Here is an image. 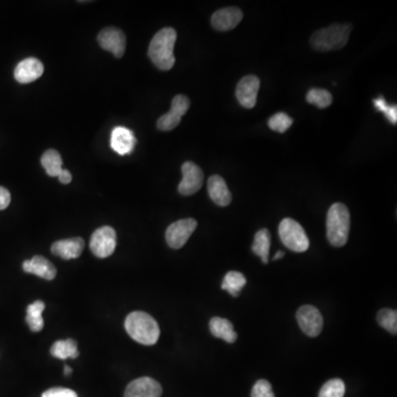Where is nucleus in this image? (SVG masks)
<instances>
[{"instance_id": "nucleus-1", "label": "nucleus", "mask_w": 397, "mask_h": 397, "mask_svg": "<svg viewBox=\"0 0 397 397\" xmlns=\"http://www.w3.org/2000/svg\"><path fill=\"white\" fill-rule=\"evenodd\" d=\"M177 40V32L172 28H164L153 35L149 45L148 56L151 62L162 71L174 68V49Z\"/></svg>"}, {"instance_id": "nucleus-2", "label": "nucleus", "mask_w": 397, "mask_h": 397, "mask_svg": "<svg viewBox=\"0 0 397 397\" xmlns=\"http://www.w3.org/2000/svg\"><path fill=\"white\" fill-rule=\"evenodd\" d=\"M125 329L129 337L143 345H156L160 337V328L150 314L134 312L125 320Z\"/></svg>"}, {"instance_id": "nucleus-3", "label": "nucleus", "mask_w": 397, "mask_h": 397, "mask_svg": "<svg viewBox=\"0 0 397 397\" xmlns=\"http://www.w3.org/2000/svg\"><path fill=\"white\" fill-rule=\"evenodd\" d=\"M350 233V212L342 203L331 206L327 215V237L332 247L347 244Z\"/></svg>"}, {"instance_id": "nucleus-4", "label": "nucleus", "mask_w": 397, "mask_h": 397, "mask_svg": "<svg viewBox=\"0 0 397 397\" xmlns=\"http://www.w3.org/2000/svg\"><path fill=\"white\" fill-rule=\"evenodd\" d=\"M351 29V25L347 23L345 25L336 23L328 28L320 29L317 32H314L310 39V43L314 50L322 51V52L339 50L347 45Z\"/></svg>"}, {"instance_id": "nucleus-5", "label": "nucleus", "mask_w": 397, "mask_h": 397, "mask_svg": "<svg viewBox=\"0 0 397 397\" xmlns=\"http://www.w3.org/2000/svg\"><path fill=\"white\" fill-rule=\"evenodd\" d=\"M279 237L283 244L296 253H304L309 249L310 242L306 232L298 222L286 218L279 224Z\"/></svg>"}, {"instance_id": "nucleus-6", "label": "nucleus", "mask_w": 397, "mask_h": 397, "mask_svg": "<svg viewBox=\"0 0 397 397\" xmlns=\"http://www.w3.org/2000/svg\"><path fill=\"white\" fill-rule=\"evenodd\" d=\"M117 245L116 231L111 227H102L92 234L90 249L96 257L106 259L115 251Z\"/></svg>"}, {"instance_id": "nucleus-7", "label": "nucleus", "mask_w": 397, "mask_h": 397, "mask_svg": "<svg viewBox=\"0 0 397 397\" xmlns=\"http://www.w3.org/2000/svg\"><path fill=\"white\" fill-rule=\"evenodd\" d=\"M198 222L191 218L179 220L170 224L166 231V241L171 249H179L184 247L192 233L196 231Z\"/></svg>"}, {"instance_id": "nucleus-8", "label": "nucleus", "mask_w": 397, "mask_h": 397, "mask_svg": "<svg viewBox=\"0 0 397 397\" xmlns=\"http://www.w3.org/2000/svg\"><path fill=\"white\" fill-rule=\"evenodd\" d=\"M300 329L308 337H318L324 328V318L316 307L306 304L300 307L296 314Z\"/></svg>"}, {"instance_id": "nucleus-9", "label": "nucleus", "mask_w": 397, "mask_h": 397, "mask_svg": "<svg viewBox=\"0 0 397 397\" xmlns=\"http://www.w3.org/2000/svg\"><path fill=\"white\" fill-rule=\"evenodd\" d=\"M190 107V100L186 95L174 96L171 102V109L168 113L161 116L157 122L159 131H170L176 129L182 122V116L188 112Z\"/></svg>"}, {"instance_id": "nucleus-10", "label": "nucleus", "mask_w": 397, "mask_h": 397, "mask_svg": "<svg viewBox=\"0 0 397 397\" xmlns=\"http://www.w3.org/2000/svg\"><path fill=\"white\" fill-rule=\"evenodd\" d=\"M182 180L179 184L178 191L182 196H192L202 188L204 182L203 171L191 161L182 165Z\"/></svg>"}, {"instance_id": "nucleus-11", "label": "nucleus", "mask_w": 397, "mask_h": 397, "mask_svg": "<svg viewBox=\"0 0 397 397\" xmlns=\"http://www.w3.org/2000/svg\"><path fill=\"white\" fill-rule=\"evenodd\" d=\"M97 41L104 50L113 53L115 58L124 56L126 50V35L121 29L108 27L98 33Z\"/></svg>"}, {"instance_id": "nucleus-12", "label": "nucleus", "mask_w": 397, "mask_h": 397, "mask_svg": "<svg viewBox=\"0 0 397 397\" xmlns=\"http://www.w3.org/2000/svg\"><path fill=\"white\" fill-rule=\"evenodd\" d=\"M261 81L256 76H247L241 78L237 86V97L243 107L251 109L256 105Z\"/></svg>"}, {"instance_id": "nucleus-13", "label": "nucleus", "mask_w": 397, "mask_h": 397, "mask_svg": "<svg viewBox=\"0 0 397 397\" xmlns=\"http://www.w3.org/2000/svg\"><path fill=\"white\" fill-rule=\"evenodd\" d=\"M162 387L151 377H139L126 387L125 397H160Z\"/></svg>"}, {"instance_id": "nucleus-14", "label": "nucleus", "mask_w": 397, "mask_h": 397, "mask_svg": "<svg viewBox=\"0 0 397 397\" xmlns=\"http://www.w3.org/2000/svg\"><path fill=\"white\" fill-rule=\"evenodd\" d=\"M243 19V13L237 7H227L212 15L211 23L215 30L230 31L235 28Z\"/></svg>"}, {"instance_id": "nucleus-15", "label": "nucleus", "mask_w": 397, "mask_h": 397, "mask_svg": "<svg viewBox=\"0 0 397 397\" xmlns=\"http://www.w3.org/2000/svg\"><path fill=\"white\" fill-rule=\"evenodd\" d=\"M42 62L38 59L27 58L18 63L15 69V78L21 84H29L38 80L43 74Z\"/></svg>"}, {"instance_id": "nucleus-16", "label": "nucleus", "mask_w": 397, "mask_h": 397, "mask_svg": "<svg viewBox=\"0 0 397 397\" xmlns=\"http://www.w3.org/2000/svg\"><path fill=\"white\" fill-rule=\"evenodd\" d=\"M84 247H85V243H84L83 239L72 237V239L54 242L51 247V251L56 256L69 261V259L80 257L82 251H83Z\"/></svg>"}, {"instance_id": "nucleus-17", "label": "nucleus", "mask_w": 397, "mask_h": 397, "mask_svg": "<svg viewBox=\"0 0 397 397\" xmlns=\"http://www.w3.org/2000/svg\"><path fill=\"white\" fill-rule=\"evenodd\" d=\"M135 145H136V138L131 129L126 127H116L112 131V149L121 156L129 155L134 150Z\"/></svg>"}, {"instance_id": "nucleus-18", "label": "nucleus", "mask_w": 397, "mask_h": 397, "mask_svg": "<svg viewBox=\"0 0 397 397\" xmlns=\"http://www.w3.org/2000/svg\"><path fill=\"white\" fill-rule=\"evenodd\" d=\"M23 268L25 273L37 275L47 280H52L57 276L56 266L46 257L40 256V255H35L29 261H23Z\"/></svg>"}, {"instance_id": "nucleus-19", "label": "nucleus", "mask_w": 397, "mask_h": 397, "mask_svg": "<svg viewBox=\"0 0 397 397\" xmlns=\"http://www.w3.org/2000/svg\"><path fill=\"white\" fill-rule=\"evenodd\" d=\"M208 192L212 201L219 206H227L232 201V194L227 182L222 177L214 174L208 180Z\"/></svg>"}, {"instance_id": "nucleus-20", "label": "nucleus", "mask_w": 397, "mask_h": 397, "mask_svg": "<svg viewBox=\"0 0 397 397\" xmlns=\"http://www.w3.org/2000/svg\"><path fill=\"white\" fill-rule=\"evenodd\" d=\"M210 331L215 338L224 340L227 343L237 341V332L234 331L233 324L224 318L214 317L210 321Z\"/></svg>"}, {"instance_id": "nucleus-21", "label": "nucleus", "mask_w": 397, "mask_h": 397, "mask_svg": "<svg viewBox=\"0 0 397 397\" xmlns=\"http://www.w3.org/2000/svg\"><path fill=\"white\" fill-rule=\"evenodd\" d=\"M51 355L59 360L76 359L80 355L76 340H59L51 347Z\"/></svg>"}, {"instance_id": "nucleus-22", "label": "nucleus", "mask_w": 397, "mask_h": 397, "mask_svg": "<svg viewBox=\"0 0 397 397\" xmlns=\"http://www.w3.org/2000/svg\"><path fill=\"white\" fill-rule=\"evenodd\" d=\"M45 309H46V304L41 300H37L27 307L25 321L28 324L31 331L39 332L45 327V321L42 318V312Z\"/></svg>"}, {"instance_id": "nucleus-23", "label": "nucleus", "mask_w": 397, "mask_h": 397, "mask_svg": "<svg viewBox=\"0 0 397 397\" xmlns=\"http://www.w3.org/2000/svg\"><path fill=\"white\" fill-rule=\"evenodd\" d=\"M269 249H271V233L268 230L261 229L255 234L254 243L251 251L263 261L264 264L268 263Z\"/></svg>"}, {"instance_id": "nucleus-24", "label": "nucleus", "mask_w": 397, "mask_h": 397, "mask_svg": "<svg viewBox=\"0 0 397 397\" xmlns=\"http://www.w3.org/2000/svg\"><path fill=\"white\" fill-rule=\"evenodd\" d=\"M247 285V278L242 273L231 271L224 276L222 290H227L232 297H239L241 290Z\"/></svg>"}, {"instance_id": "nucleus-25", "label": "nucleus", "mask_w": 397, "mask_h": 397, "mask_svg": "<svg viewBox=\"0 0 397 397\" xmlns=\"http://www.w3.org/2000/svg\"><path fill=\"white\" fill-rule=\"evenodd\" d=\"M62 164L60 153L54 149L45 151L41 157V165L50 177H58L60 174L63 169Z\"/></svg>"}, {"instance_id": "nucleus-26", "label": "nucleus", "mask_w": 397, "mask_h": 397, "mask_svg": "<svg viewBox=\"0 0 397 397\" xmlns=\"http://www.w3.org/2000/svg\"><path fill=\"white\" fill-rule=\"evenodd\" d=\"M306 98L308 103L314 104L319 108L329 107L333 100L331 93L324 88H312L307 94Z\"/></svg>"}, {"instance_id": "nucleus-27", "label": "nucleus", "mask_w": 397, "mask_h": 397, "mask_svg": "<svg viewBox=\"0 0 397 397\" xmlns=\"http://www.w3.org/2000/svg\"><path fill=\"white\" fill-rule=\"evenodd\" d=\"M377 322L392 335L397 333V312L393 309H382L377 314Z\"/></svg>"}, {"instance_id": "nucleus-28", "label": "nucleus", "mask_w": 397, "mask_h": 397, "mask_svg": "<svg viewBox=\"0 0 397 397\" xmlns=\"http://www.w3.org/2000/svg\"><path fill=\"white\" fill-rule=\"evenodd\" d=\"M345 393V382L340 379H332L321 387L319 397H343Z\"/></svg>"}, {"instance_id": "nucleus-29", "label": "nucleus", "mask_w": 397, "mask_h": 397, "mask_svg": "<svg viewBox=\"0 0 397 397\" xmlns=\"http://www.w3.org/2000/svg\"><path fill=\"white\" fill-rule=\"evenodd\" d=\"M292 123H294V119L290 116L287 115L286 113H283V112L275 114L268 119L269 129L277 131V133H285V131H288Z\"/></svg>"}, {"instance_id": "nucleus-30", "label": "nucleus", "mask_w": 397, "mask_h": 397, "mask_svg": "<svg viewBox=\"0 0 397 397\" xmlns=\"http://www.w3.org/2000/svg\"><path fill=\"white\" fill-rule=\"evenodd\" d=\"M373 104H374L375 107H377V111L382 112L386 115L387 119L389 121L391 122L392 124L397 123V106L396 105H389L385 101L384 97L377 98L373 101Z\"/></svg>"}, {"instance_id": "nucleus-31", "label": "nucleus", "mask_w": 397, "mask_h": 397, "mask_svg": "<svg viewBox=\"0 0 397 397\" xmlns=\"http://www.w3.org/2000/svg\"><path fill=\"white\" fill-rule=\"evenodd\" d=\"M251 397H275L272 384L266 380L257 381L251 390Z\"/></svg>"}, {"instance_id": "nucleus-32", "label": "nucleus", "mask_w": 397, "mask_h": 397, "mask_svg": "<svg viewBox=\"0 0 397 397\" xmlns=\"http://www.w3.org/2000/svg\"><path fill=\"white\" fill-rule=\"evenodd\" d=\"M42 397H78L74 391L64 387H52L43 393Z\"/></svg>"}, {"instance_id": "nucleus-33", "label": "nucleus", "mask_w": 397, "mask_h": 397, "mask_svg": "<svg viewBox=\"0 0 397 397\" xmlns=\"http://www.w3.org/2000/svg\"><path fill=\"white\" fill-rule=\"evenodd\" d=\"M11 192L8 191L7 189L4 188V186H0V211L7 209L11 204Z\"/></svg>"}, {"instance_id": "nucleus-34", "label": "nucleus", "mask_w": 397, "mask_h": 397, "mask_svg": "<svg viewBox=\"0 0 397 397\" xmlns=\"http://www.w3.org/2000/svg\"><path fill=\"white\" fill-rule=\"evenodd\" d=\"M58 178L61 184H69L72 182V174H71L70 171L66 170V169H62Z\"/></svg>"}, {"instance_id": "nucleus-35", "label": "nucleus", "mask_w": 397, "mask_h": 397, "mask_svg": "<svg viewBox=\"0 0 397 397\" xmlns=\"http://www.w3.org/2000/svg\"><path fill=\"white\" fill-rule=\"evenodd\" d=\"M285 256V253L283 251H279L278 253H276V255L274 256V261H277V259H283Z\"/></svg>"}, {"instance_id": "nucleus-36", "label": "nucleus", "mask_w": 397, "mask_h": 397, "mask_svg": "<svg viewBox=\"0 0 397 397\" xmlns=\"http://www.w3.org/2000/svg\"><path fill=\"white\" fill-rule=\"evenodd\" d=\"M71 373H72V369H71V367H69V365H66V367H64V374L70 375Z\"/></svg>"}]
</instances>
